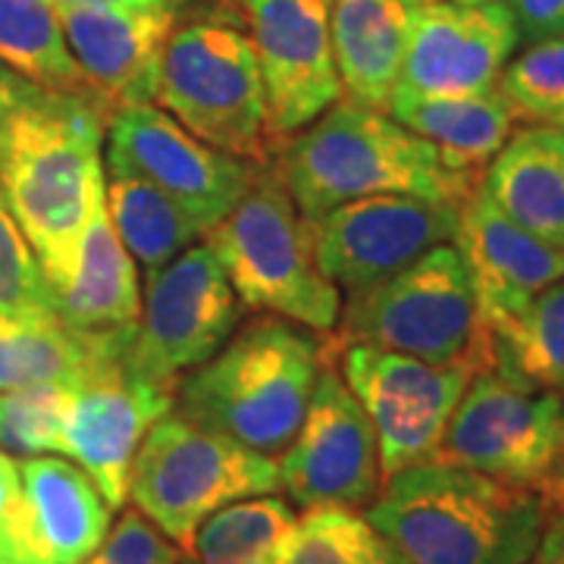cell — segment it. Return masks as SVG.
Returning a JSON list of instances; mask_svg holds the SVG:
<instances>
[{
    "mask_svg": "<svg viewBox=\"0 0 564 564\" xmlns=\"http://www.w3.org/2000/svg\"><path fill=\"white\" fill-rule=\"evenodd\" d=\"M0 314L17 321L57 317L54 289L41 270L32 245L25 242L20 223L0 195Z\"/></svg>",
    "mask_w": 564,
    "mask_h": 564,
    "instance_id": "cell-33",
    "label": "cell"
},
{
    "mask_svg": "<svg viewBox=\"0 0 564 564\" xmlns=\"http://www.w3.org/2000/svg\"><path fill=\"white\" fill-rule=\"evenodd\" d=\"M455 248L462 254L480 323L492 333L533 295L564 276V251L533 239L477 188L458 207Z\"/></svg>",
    "mask_w": 564,
    "mask_h": 564,
    "instance_id": "cell-19",
    "label": "cell"
},
{
    "mask_svg": "<svg viewBox=\"0 0 564 564\" xmlns=\"http://www.w3.org/2000/svg\"><path fill=\"white\" fill-rule=\"evenodd\" d=\"M242 321V302L210 245H192L144 285L141 317L126 370L144 383L176 389L214 358Z\"/></svg>",
    "mask_w": 564,
    "mask_h": 564,
    "instance_id": "cell-10",
    "label": "cell"
},
{
    "mask_svg": "<svg viewBox=\"0 0 564 564\" xmlns=\"http://www.w3.org/2000/svg\"><path fill=\"white\" fill-rule=\"evenodd\" d=\"M540 496H543V502L552 518L564 514V448H562V458H558V464H555V467H552V474H549V480L540 486Z\"/></svg>",
    "mask_w": 564,
    "mask_h": 564,
    "instance_id": "cell-40",
    "label": "cell"
},
{
    "mask_svg": "<svg viewBox=\"0 0 564 564\" xmlns=\"http://www.w3.org/2000/svg\"><path fill=\"white\" fill-rule=\"evenodd\" d=\"M226 280L254 314L282 317L329 336L343 314V292L314 258L311 220L299 214L273 166L258 170L242 202L207 232Z\"/></svg>",
    "mask_w": 564,
    "mask_h": 564,
    "instance_id": "cell-7",
    "label": "cell"
},
{
    "mask_svg": "<svg viewBox=\"0 0 564 564\" xmlns=\"http://www.w3.org/2000/svg\"><path fill=\"white\" fill-rule=\"evenodd\" d=\"M508 7L527 44L564 35V0H508Z\"/></svg>",
    "mask_w": 564,
    "mask_h": 564,
    "instance_id": "cell-36",
    "label": "cell"
},
{
    "mask_svg": "<svg viewBox=\"0 0 564 564\" xmlns=\"http://www.w3.org/2000/svg\"><path fill=\"white\" fill-rule=\"evenodd\" d=\"M182 564H195V562H192V558H185V562H182Z\"/></svg>",
    "mask_w": 564,
    "mask_h": 564,
    "instance_id": "cell-43",
    "label": "cell"
},
{
    "mask_svg": "<svg viewBox=\"0 0 564 564\" xmlns=\"http://www.w3.org/2000/svg\"><path fill=\"white\" fill-rule=\"evenodd\" d=\"M364 518L395 564H527L552 521L540 492L443 462L392 474Z\"/></svg>",
    "mask_w": 564,
    "mask_h": 564,
    "instance_id": "cell-2",
    "label": "cell"
},
{
    "mask_svg": "<svg viewBox=\"0 0 564 564\" xmlns=\"http://www.w3.org/2000/svg\"><path fill=\"white\" fill-rule=\"evenodd\" d=\"M423 0H329V35L345 98L386 110Z\"/></svg>",
    "mask_w": 564,
    "mask_h": 564,
    "instance_id": "cell-21",
    "label": "cell"
},
{
    "mask_svg": "<svg viewBox=\"0 0 564 564\" xmlns=\"http://www.w3.org/2000/svg\"><path fill=\"white\" fill-rule=\"evenodd\" d=\"M333 361L377 430L386 480L436 458L445 426L474 373L370 345H348Z\"/></svg>",
    "mask_w": 564,
    "mask_h": 564,
    "instance_id": "cell-14",
    "label": "cell"
},
{
    "mask_svg": "<svg viewBox=\"0 0 564 564\" xmlns=\"http://www.w3.org/2000/svg\"><path fill=\"white\" fill-rule=\"evenodd\" d=\"M304 220L370 195H408L462 207L480 185L448 173L433 144L408 132L386 110L343 98L273 161Z\"/></svg>",
    "mask_w": 564,
    "mask_h": 564,
    "instance_id": "cell-3",
    "label": "cell"
},
{
    "mask_svg": "<svg viewBox=\"0 0 564 564\" xmlns=\"http://www.w3.org/2000/svg\"><path fill=\"white\" fill-rule=\"evenodd\" d=\"M173 408L176 389L144 383L126 367L95 373L69 395L63 455L91 477L104 502L122 508L141 440Z\"/></svg>",
    "mask_w": 564,
    "mask_h": 564,
    "instance_id": "cell-17",
    "label": "cell"
},
{
    "mask_svg": "<svg viewBox=\"0 0 564 564\" xmlns=\"http://www.w3.org/2000/svg\"><path fill=\"white\" fill-rule=\"evenodd\" d=\"M22 489L44 564H82L113 524L110 505L79 464L61 455L20 462Z\"/></svg>",
    "mask_w": 564,
    "mask_h": 564,
    "instance_id": "cell-24",
    "label": "cell"
},
{
    "mask_svg": "<svg viewBox=\"0 0 564 564\" xmlns=\"http://www.w3.org/2000/svg\"><path fill=\"white\" fill-rule=\"evenodd\" d=\"M135 333H79L61 317L17 321L0 314V392L32 386L76 389L95 373L126 367Z\"/></svg>",
    "mask_w": 564,
    "mask_h": 564,
    "instance_id": "cell-23",
    "label": "cell"
},
{
    "mask_svg": "<svg viewBox=\"0 0 564 564\" xmlns=\"http://www.w3.org/2000/svg\"><path fill=\"white\" fill-rule=\"evenodd\" d=\"M458 207L408 195H370L311 220L314 258L339 292L399 273L436 245L455 242Z\"/></svg>",
    "mask_w": 564,
    "mask_h": 564,
    "instance_id": "cell-15",
    "label": "cell"
},
{
    "mask_svg": "<svg viewBox=\"0 0 564 564\" xmlns=\"http://www.w3.org/2000/svg\"><path fill=\"white\" fill-rule=\"evenodd\" d=\"M480 188L514 226L564 251V158L521 126L486 166Z\"/></svg>",
    "mask_w": 564,
    "mask_h": 564,
    "instance_id": "cell-25",
    "label": "cell"
},
{
    "mask_svg": "<svg viewBox=\"0 0 564 564\" xmlns=\"http://www.w3.org/2000/svg\"><path fill=\"white\" fill-rule=\"evenodd\" d=\"M276 564H395V558L358 511L311 508L295 521Z\"/></svg>",
    "mask_w": 564,
    "mask_h": 564,
    "instance_id": "cell-30",
    "label": "cell"
},
{
    "mask_svg": "<svg viewBox=\"0 0 564 564\" xmlns=\"http://www.w3.org/2000/svg\"><path fill=\"white\" fill-rule=\"evenodd\" d=\"M180 17L182 10H57L82 82L107 117L129 104H151L163 47L180 25Z\"/></svg>",
    "mask_w": 564,
    "mask_h": 564,
    "instance_id": "cell-18",
    "label": "cell"
},
{
    "mask_svg": "<svg viewBox=\"0 0 564 564\" xmlns=\"http://www.w3.org/2000/svg\"><path fill=\"white\" fill-rule=\"evenodd\" d=\"M54 10L63 7H110V10H182L188 0H47Z\"/></svg>",
    "mask_w": 564,
    "mask_h": 564,
    "instance_id": "cell-38",
    "label": "cell"
},
{
    "mask_svg": "<svg viewBox=\"0 0 564 564\" xmlns=\"http://www.w3.org/2000/svg\"><path fill=\"white\" fill-rule=\"evenodd\" d=\"M276 489V458L170 411L141 440L126 499L188 555L198 527L214 511L254 496H273Z\"/></svg>",
    "mask_w": 564,
    "mask_h": 564,
    "instance_id": "cell-8",
    "label": "cell"
},
{
    "mask_svg": "<svg viewBox=\"0 0 564 564\" xmlns=\"http://www.w3.org/2000/svg\"><path fill=\"white\" fill-rule=\"evenodd\" d=\"M232 7V3H229ZM185 132L251 166H273L261 66L242 22L204 17L176 25L163 47L154 98Z\"/></svg>",
    "mask_w": 564,
    "mask_h": 564,
    "instance_id": "cell-6",
    "label": "cell"
},
{
    "mask_svg": "<svg viewBox=\"0 0 564 564\" xmlns=\"http://www.w3.org/2000/svg\"><path fill=\"white\" fill-rule=\"evenodd\" d=\"M0 564H44L22 489L20 462L7 452H0Z\"/></svg>",
    "mask_w": 564,
    "mask_h": 564,
    "instance_id": "cell-35",
    "label": "cell"
},
{
    "mask_svg": "<svg viewBox=\"0 0 564 564\" xmlns=\"http://www.w3.org/2000/svg\"><path fill=\"white\" fill-rule=\"evenodd\" d=\"M73 389L32 386L0 392V452L35 458L63 455V430Z\"/></svg>",
    "mask_w": 564,
    "mask_h": 564,
    "instance_id": "cell-32",
    "label": "cell"
},
{
    "mask_svg": "<svg viewBox=\"0 0 564 564\" xmlns=\"http://www.w3.org/2000/svg\"><path fill=\"white\" fill-rule=\"evenodd\" d=\"M107 217L113 223L122 248L141 267L144 282L154 280L185 248L207 239V229L180 202L135 176H110Z\"/></svg>",
    "mask_w": 564,
    "mask_h": 564,
    "instance_id": "cell-26",
    "label": "cell"
},
{
    "mask_svg": "<svg viewBox=\"0 0 564 564\" xmlns=\"http://www.w3.org/2000/svg\"><path fill=\"white\" fill-rule=\"evenodd\" d=\"M229 3L258 54L270 135L276 141V151H282L345 98L329 35V0Z\"/></svg>",
    "mask_w": 564,
    "mask_h": 564,
    "instance_id": "cell-11",
    "label": "cell"
},
{
    "mask_svg": "<svg viewBox=\"0 0 564 564\" xmlns=\"http://www.w3.org/2000/svg\"><path fill=\"white\" fill-rule=\"evenodd\" d=\"M564 448V395L502 367L474 373L433 462L540 492Z\"/></svg>",
    "mask_w": 564,
    "mask_h": 564,
    "instance_id": "cell-9",
    "label": "cell"
},
{
    "mask_svg": "<svg viewBox=\"0 0 564 564\" xmlns=\"http://www.w3.org/2000/svg\"><path fill=\"white\" fill-rule=\"evenodd\" d=\"M499 91L521 126L564 129V35L533 41L511 57Z\"/></svg>",
    "mask_w": 564,
    "mask_h": 564,
    "instance_id": "cell-31",
    "label": "cell"
},
{
    "mask_svg": "<svg viewBox=\"0 0 564 564\" xmlns=\"http://www.w3.org/2000/svg\"><path fill=\"white\" fill-rule=\"evenodd\" d=\"M348 345H370L436 367L484 373L496 367L474 285L458 248L436 245L399 273L348 292L339 323L323 336L326 361Z\"/></svg>",
    "mask_w": 564,
    "mask_h": 564,
    "instance_id": "cell-5",
    "label": "cell"
},
{
    "mask_svg": "<svg viewBox=\"0 0 564 564\" xmlns=\"http://www.w3.org/2000/svg\"><path fill=\"white\" fill-rule=\"evenodd\" d=\"M527 564H564V514L549 521L543 540Z\"/></svg>",
    "mask_w": 564,
    "mask_h": 564,
    "instance_id": "cell-39",
    "label": "cell"
},
{
    "mask_svg": "<svg viewBox=\"0 0 564 564\" xmlns=\"http://www.w3.org/2000/svg\"><path fill=\"white\" fill-rule=\"evenodd\" d=\"M323 361V336L258 314L214 358L182 377L176 414L267 458H280L302 430Z\"/></svg>",
    "mask_w": 564,
    "mask_h": 564,
    "instance_id": "cell-4",
    "label": "cell"
},
{
    "mask_svg": "<svg viewBox=\"0 0 564 564\" xmlns=\"http://www.w3.org/2000/svg\"><path fill=\"white\" fill-rule=\"evenodd\" d=\"M496 367L524 383L564 395V276L492 333Z\"/></svg>",
    "mask_w": 564,
    "mask_h": 564,
    "instance_id": "cell-29",
    "label": "cell"
},
{
    "mask_svg": "<svg viewBox=\"0 0 564 564\" xmlns=\"http://www.w3.org/2000/svg\"><path fill=\"white\" fill-rule=\"evenodd\" d=\"M35 91H39V85H32L29 79H22L20 73L0 66V122L7 120L20 104L29 101Z\"/></svg>",
    "mask_w": 564,
    "mask_h": 564,
    "instance_id": "cell-37",
    "label": "cell"
},
{
    "mask_svg": "<svg viewBox=\"0 0 564 564\" xmlns=\"http://www.w3.org/2000/svg\"><path fill=\"white\" fill-rule=\"evenodd\" d=\"M57 299V317L79 333H135L141 317L139 263L107 217V195L85 226L73 273Z\"/></svg>",
    "mask_w": 564,
    "mask_h": 564,
    "instance_id": "cell-22",
    "label": "cell"
},
{
    "mask_svg": "<svg viewBox=\"0 0 564 564\" xmlns=\"http://www.w3.org/2000/svg\"><path fill=\"white\" fill-rule=\"evenodd\" d=\"M107 110L85 95L39 88L0 122V195L32 245L54 295L107 195Z\"/></svg>",
    "mask_w": 564,
    "mask_h": 564,
    "instance_id": "cell-1",
    "label": "cell"
},
{
    "mask_svg": "<svg viewBox=\"0 0 564 564\" xmlns=\"http://www.w3.org/2000/svg\"><path fill=\"white\" fill-rule=\"evenodd\" d=\"M386 113L433 144L445 170L470 185L484 182L486 166L521 129L499 88L486 95H417L395 88Z\"/></svg>",
    "mask_w": 564,
    "mask_h": 564,
    "instance_id": "cell-20",
    "label": "cell"
},
{
    "mask_svg": "<svg viewBox=\"0 0 564 564\" xmlns=\"http://www.w3.org/2000/svg\"><path fill=\"white\" fill-rule=\"evenodd\" d=\"M521 44L508 0H423L395 88L417 95H486Z\"/></svg>",
    "mask_w": 564,
    "mask_h": 564,
    "instance_id": "cell-16",
    "label": "cell"
},
{
    "mask_svg": "<svg viewBox=\"0 0 564 564\" xmlns=\"http://www.w3.org/2000/svg\"><path fill=\"white\" fill-rule=\"evenodd\" d=\"M536 129V135L552 148V151H558L564 158V129H540V126H533Z\"/></svg>",
    "mask_w": 564,
    "mask_h": 564,
    "instance_id": "cell-41",
    "label": "cell"
},
{
    "mask_svg": "<svg viewBox=\"0 0 564 564\" xmlns=\"http://www.w3.org/2000/svg\"><path fill=\"white\" fill-rule=\"evenodd\" d=\"M104 144V170L110 176L151 182L180 202L207 232L229 217L258 170H263L204 144L158 104H129L113 110Z\"/></svg>",
    "mask_w": 564,
    "mask_h": 564,
    "instance_id": "cell-12",
    "label": "cell"
},
{
    "mask_svg": "<svg viewBox=\"0 0 564 564\" xmlns=\"http://www.w3.org/2000/svg\"><path fill=\"white\" fill-rule=\"evenodd\" d=\"M452 3H489V0H452Z\"/></svg>",
    "mask_w": 564,
    "mask_h": 564,
    "instance_id": "cell-42",
    "label": "cell"
},
{
    "mask_svg": "<svg viewBox=\"0 0 564 564\" xmlns=\"http://www.w3.org/2000/svg\"><path fill=\"white\" fill-rule=\"evenodd\" d=\"M280 489L302 511L370 508L386 477L377 430L345 386L336 361H323L302 430L280 458Z\"/></svg>",
    "mask_w": 564,
    "mask_h": 564,
    "instance_id": "cell-13",
    "label": "cell"
},
{
    "mask_svg": "<svg viewBox=\"0 0 564 564\" xmlns=\"http://www.w3.org/2000/svg\"><path fill=\"white\" fill-rule=\"evenodd\" d=\"M295 521V505L280 496L242 499L198 527L188 555L195 564H276Z\"/></svg>",
    "mask_w": 564,
    "mask_h": 564,
    "instance_id": "cell-28",
    "label": "cell"
},
{
    "mask_svg": "<svg viewBox=\"0 0 564 564\" xmlns=\"http://www.w3.org/2000/svg\"><path fill=\"white\" fill-rule=\"evenodd\" d=\"M0 66L47 91L91 98L47 0H0Z\"/></svg>",
    "mask_w": 564,
    "mask_h": 564,
    "instance_id": "cell-27",
    "label": "cell"
},
{
    "mask_svg": "<svg viewBox=\"0 0 564 564\" xmlns=\"http://www.w3.org/2000/svg\"><path fill=\"white\" fill-rule=\"evenodd\" d=\"M188 558L180 545L166 540L141 511L129 508L110 524L104 543L82 564H182Z\"/></svg>",
    "mask_w": 564,
    "mask_h": 564,
    "instance_id": "cell-34",
    "label": "cell"
}]
</instances>
